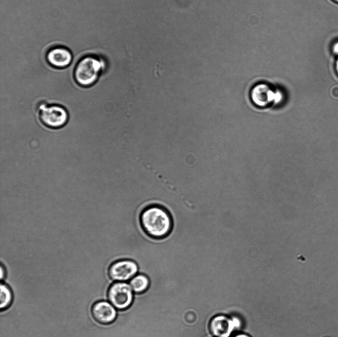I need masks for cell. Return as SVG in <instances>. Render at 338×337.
<instances>
[{"instance_id": "cell-1", "label": "cell", "mask_w": 338, "mask_h": 337, "mask_svg": "<svg viewBox=\"0 0 338 337\" xmlns=\"http://www.w3.org/2000/svg\"><path fill=\"white\" fill-rule=\"evenodd\" d=\"M140 224L149 237L161 239L167 237L173 228V220L169 211L159 205L145 208L140 215Z\"/></svg>"}, {"instance_id": "cell-4", "label": "cell", "mask_w": 338, "mask_h": 337, "mask_svg": "<svg viewBox=\"0 0 338 337\" xmlns=\"http://www.w3.org/2000/svg\"><path fill=\"white\" fill-rule=\"evenodd\" d=\"M38 115L41 122L45 126L52 128L63 126L68 120L66 110L58 105L41 103L38 107Z\"/></svg>"}, {"instance_id": "cell-5", "label": "cell", "mask_w": 338, "mask_h": 337, "mask_svg": "<svg viewBox=\"0 0 338 337\" xmlns=\"http://www.w3.org/2000/svg\"><path fill=\"white\" fill-rule=\"evenodd\" d=\"M107 298L116 309L123 310L132 304L134 294L130 285L125 282H116L107 291Z\"/></svg>"}, {"instance_id": "cell-9", "label": "cell", "mask_w": 338, "mask_h": 337, "mask_svg": "<svg viewBox=\"0 0 338 337\" xmlns=\"http://www.w3.org/2000/svg\"><path fill=\"white\" fill-rule=\"evenodd\" d=\"M47 59L52 66L62 68L68 66L72 61V55L69 50L62 46L51 48L47 53Z\"/></svg>"}, {"instance_id": "cell-13", "label": "cell", "mask_w": 338, "mask_h": 337, "mask_svg": "<svg viewBox=\"0 0 338 337\" xmlns=\"http://www.w3.org/2000/svg\"><path fill=\"white\" fill-rule=\"evenodd\" d=\"M332 51L335 54L338 55V42H336L333 45Z\"/></svg>"}, {"instance_id": "cell-7", "label": "cell", "mask_w": 338, "mask_h": 337, "mask_svg": "<svg viewBox=\"0 0 338 337\" xmlns=\"http://www.w3.org/2000/svg\"><path fill=\"white\" fill-rule=\"evenodd\" d=\"M241 325L238 318L218 315L211 319L209 327L210 333L215 337H229Z\"/></svg>"}, {"instance_id": "cell-6", "label": "cell", "mask_w": 338, "mask_h": 337, "mask_svg": "<svg viewBox=\"0 0 338 337\" xmlns=\"http://www.w3.org/2000/svg\"><path fill=\"white\" fill-rule=\"evenodd\" d=\"M139 265L130 259H122L113 262L109 266V278L116 282H126L131 280L139 272Z\"/></svg>"}, {"instance_id": "cell-2", "label": "cell", "mask_w": 338, "mask_h": 337, "mask_svg": "<svg viewBox=\"0 0 338 337\" xmlns=\"http://www.w3.org/2000/svg\"><path fill=\"white\" fill-rule=\"evenodd\" d=\"M104 67L105 63L101 59L86 56L80 60L75 68V80L82 86H90L97 81Z\"/></svg>"}, {"instance_id": "cell-11", "label": "cell", "mask_w": 338, "mask_h": 337, "mask_svg": "<svg viewBox=\"0 0 338 337\" xmlns=\"http://www.w3.org/2000/svg\"><path fill=\"white\" fill-rule=\"evenodd\" d=\"M0 286V308L1 310H4L11 304L12 294L10 288L6 284L1 283Z\"/></svg>"}, {"instance_id": "cell-15", "label": "cell", "mask_w": 338, "mask_h": 337, "mask_svg": "<svg viewBox=\"0 0 338 337\" xmlns=\"http://www.w3.org/2000/svg\"><path fill=\"white\" fill-rule=\"evenodd\" d=\"M234 337H250L247 334H239L235 336Z\"/></svg>"}, {"instance_id": "cell-8", "label": "cell", "mask_w": 338, "mask_h": 337, "mask_svg": "<svg viewBox=\"0 0 338 337\" xmlns=\"http://www.w3.org/2000/svg\"><path fill=\"white\" fill-rule=\"evenodd\" d=\"M91 313L94 319L102 325L113 323L117 316L115 307L110 302L105 300L95 302L92 307Z\"/></svg>"}, {"instance_id": "cell-14", "label": "cell", "mask_w": 338, "mask_h": 337, "mask_svg": "<svg viewBox=\"0 0 338 337\" xmlns=\"http://www.w3.org/2000/svg\"><path fill=\"white\" fill-rule=\"evenodd\" d=\"M5 276L4 269L2 265L0 266V280L1 281L4 279Z\"/></svg>"}, {"instance_id": "cell-16", "label": "cell", "mask_w": 338, "mask_h": 337, "mask_svg": "<svg viewBox=\"0 0 338 337\" xmlns=\"http://www.w3.org/2000/svg\"><path fill=\"white\" fill-rule=\"evenodd\" d=\"M335 68H336L337 73L338 75V55L337 59L336 62Z\"/></svg>"}, {"instance_id": "cell-10", "label": "cell", "mask_w": 338, "mask_h": 337, "mask_svg": "<svg viewBox=\"0 0 338 337\" xmlns=\"http://www.w3.org/2000/svg\"><path fill=\"white\" fill-rule=\"evenodd\" d=\"M129 284L135 294H142L148 289L150 280L145 274L139 273L130 280Z\"/></svg>"}, {"instance_id": "cell-17", "label": "cell", "mask_w": 338, "mask_h": 337, "mask_svg": "<svg viewBox=\"0 0 338 337\" xmlns=\"http://www.w3.org/2000/svg\"><path fill=\"white\" fill-rule=\"evenodd\" d=\"M333 0L335 1L336 2H338V0Z\"/></svg>"}, {"instance_id": "cell-3", "label": "cell", "mask_w": 338, "mask_h": 337, "mask_svg": "<svg viewBox=\"0 0 338 337\" xmlns=\"http://www.w3.org/2000/svg\"><path fill=\"white\" fill-rule=\"evenodd\" d=\"M283 94L272 85L260 82L253 85L250 92L252 103L258 108H266L281 102Z\"/></svg>"}, {"instance_id": "cell-18", "label": "cell", "mask_w": 338, "mask_h": 337, "mask_svg": "<svg viewBox=\"0 0 338 337\" xmlns=\"http://www.w3.org/2000/svg\"><path fill=\"white\" fill-rule=\"evenodd\" d=\"M329 337V336H327V337Z\"/></svg>"}, {"instance_id": "cell-12", "label": "cell", "mask_w": 338, "mask_h": 337, "mask_svg": "<svg viewBox=\"0 0 338 337\" xmlns=\"http://www.w3.org/2000/svg\"><path fill=\"white\" fill-rule=\"evenodd\" d=\"M330 95L335 99L338 100V84H336L331 86L330 89Z\"/></svg>"}]
</instances>
